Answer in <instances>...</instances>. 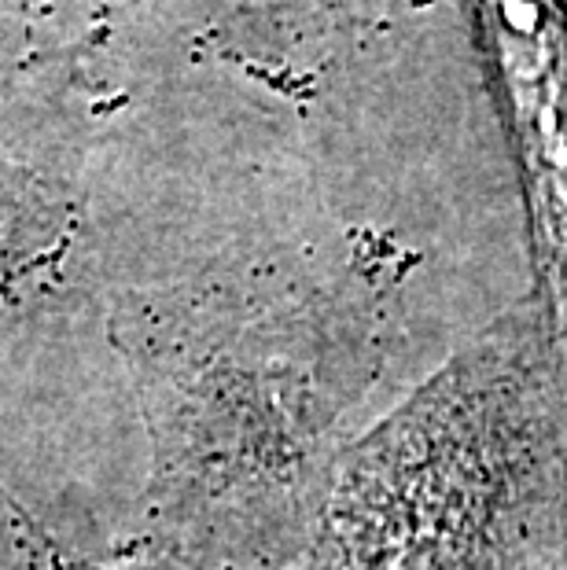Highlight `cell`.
Listing matches in <instances>:
<instances>
[{
	"label": "cell",
	"mask_w": 567,
	"mask_h": 570,
	"mask_svg": "<svg viewBox=\"0 0 567 570\" xmlns=\"http://www.w3.org/2000/svg\"><path fill=\"white\" fill-rule=\"evenodd\" d=\"M520 174L530 254L567 402V0H468Z\"/></svg>",
	"instance_id": "2"
},
{
	"label": "cell",
	"mask_w": 567,
	"mask_h": 570,
	"mask_svg": "<svg viewBox=\"0 0 567 570\" xmlns=\"http://www.w3.org/2000/svg\"><path fill=\"white\" fill-rule=\"evenodd\" d=\"M313 570H567V402L538 298L354 449Z\"/></svg>",
	"instance_id": "1"
}]
</instances>
